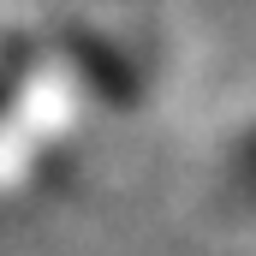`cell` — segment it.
<instances>
[{"instance_id":"cell-1","label":"cell","mask_w":256,"mask_h":256,"mask_svg":"<svg viewBox=\"0 0 256 256\" xmlns=\"http://www.w3.org/2000/svg\"><path fill=\"white\" fill-rule=\"evenodd\" d=\"M232 185H238V196L256 202V131L238 143V155H232Z\"/></svg>"}]
</instances>
